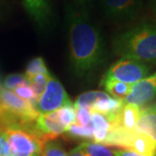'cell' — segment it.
Here are the masks:
<instances>
[{"label":"cell","mask_w":156,"mask_h":156,"mask_svg":"<svg viewBox=\"0 0 156 156\" xmlns=\"http://www.w3.org/2000/svg\"><path fill=\"white\" fill-rule=\"evenodd\" d=\"M23 5L30 18L39 27L44 28L51 18V8L49 0H22Z\"/></svg>","instance_id":"obj_11"},{"label":"cell","mask_w":156,"mask_h":156,"mask_svg":"<svg viewBox=\"0 0 156 156\" xmlns=\"http://www.w3.org/2000/svg\"><path fill=\"white\" fill-rule=\"evenodd\" d=\"M31 103L40 115L56 111L62 107L72 106V101L63 86L52 76L49 79L44 92Z\"/></svg>","instance_id":"obj_7"},{"label":"cell","mask_w":156,"mask_h":156,"mask_svg":"<svg viewBox=\"0 0 156 156\" xmlns=\"http://www.w3.org/2000/svg\"><path fill=\"white\" fill-rule=\"evenodd\" d=\"M150 9L152 13L156 17V0H151L150 1Z\"/></svg>","instance_id":"obj_27"},{"label":"cell","mask_w":156,"mask_h":156,"mask_svg":"<svg viewBox=\"0 0 156 156\" xmlns=\"http://www.w3.org/2000/svg\"><path fill=\"white\" fill-rule=\"evenodd\" d=\"M76 108V122L83 127H89L91 125L90 109L88 108Z\"/></svg>","instance_id":"obj_22"},{"label":"cell","mask_w":156,"mask_h":156,"mask_svg":"<svg viewBox=\"0 0 156 156\" xmlns=\"http://www.w3.org/2000/svg\"><path fill=\"white\" fill-rule=\"evenodd\" d=\"M70 137L76 138V139H87L93 140V128L92 125L89 127H83L78 125L77 123H73L69 125L65 131Z\"/></svg>","instance_id":"obj_18"},{"label":"cell","mask_w":156,"mask_h":156,"mask_svg":"<svg viewBox=\"0 0 156 156\" xmlns=\"http://www.w3.org/2000/svg\"><path fill=\"white\" fill-rule=\"evenodd\" d=\"M112 48L121 58L156 66V21H142L117 33Z\"/></svg>","instance_id":"obj_2"},{"label":"cell","mask_w":156,"mask_h":156,"mask_svg":"<svg viewBox=\"0 0 156 156\" xmlns=\"http://www.w3.org/2000/svg\"><path fill=\"white\" fill-rule=\"evenodd\" d=\"M37 75H50L44 60L40 56L35 57L29 62L24 74L27 81Z\"/></svg>","instance_id":"obj_17"},{"label":"cell","mask_w":156,"mask_h":156,"mask_svg":"<svg viewBox=\"0 0 156 156\" xmlns=\"http://www.w3.org/2000/svg\"><path fill=\"white\" fill-rule=\"evenodd\" d=\"M134 131L147 134L156 143V102L140 110Z\"/></svg>","instance_id":"obj_12"},{"label":"cell","mask_w":156,"mask_h":156,"mask_svg":"<svg viewBox=\"0 0 156 156\" xmlns=\"http://www.w3.org/2000/svg\"><path fill=\"white\" fill-rule=\"evenodd\" d=\"M78 1H81V2H85V1H89V0H78Z\"/></svg>","instance_id":"obj_29"},{"label":"cell","mask_w":156,"mask_h":156,"mask_svg":"<svg viewBox=\"0 0 156 156\" xmlns=\"http://www.w3.org/2000/svg\"><path fill=\"white\" fill-rule=\"evenodd\" d=\"M28 83V81L23 74H13L10 75L5 79L3 87L6 89H15L18 86H21L23 84Z\"/></svg>","instance_id":"obj_21"},{"label":"cell","mask_w":156,"mask_h":156,"mask_svg":"<svg viewBox=\"0 0 156 156\" xmlns=\"http://www.w3.org/2000/svg\"><path fill=\"white\" fill-rule=\"evenodd\" d=\"M103 145L119 147L144 156H156V143L149 136L136 131L111 128Z\"/></svg>","instance_id":"obj_5"},{"label":"cell","mask_w":156,"mask_h":156,"mask_svg":"<svg viewBox=\"0 0 156 156\" xmlns=\"http://www.w3.org/2000/svg\"><path fill=\"white\" fill-rule=\"evenodd\" d=\"M108 93L102 91H89L80 95L75 101V108H90L97 101L108 96Z\"/></svg>","instance_id":"obj_15"},{"label":"cell","mask_w":156,"mask_h":156,"mask_svg":"<svg viewBox=\"0 0 156 156\" xmlns=\"http://www.w3.org/2000/svg\"><path fill=\"white\" fill-rule=\"evenodd\" d=\"M101 85L104 86L108 95L119 100H124L130 94L133 86L132 84L125 83L116 80L101 81Z\"/></svg>","instance_id":"obj_14"},{"label":"cell","mask_w":156,"mask_h":156,"mask_svg":"<svg viewBox=\"0 0 156 156\" xmlns=\"http://www.w3.org/2000/svg\"><path fill=\"white\" fill-rule=\"evenodd\" d=\"M41 156H68V154L60 142L50 140L44 144Z\"/></svg>","instance_id":"obj_19"},{"label":"cell","mask_w":156,"mask_h":156,"mask_svg":"<svg viewBox=\"0 0 156 156\" xmlns=\"http://www.w3.org/2000/svg\"><path fill=\"white\" fill-rule=\"evenodd\" d=\"M123 105H124V101L115 99L108 95V97L97 101L89 109L99 112L106 115H110L120 111V109L122 108Z\"/></svg>","instance_id":"obj_13"},{"label":"cell","mask_w":156,"mask_h":156,"mask_svg":"<svg viewBox=\"0 0 156 156\" xmlns=\"http://www.w3.org/2000/svg\"><path fill=\"white\" fill-rule=\"evenodd\" d=\"M57 116L60 122L66 128L73 123H76V112L72 106H65L57 109Z\"/></svg>","instance_id":"obj_20"},{"label":"cell","mask_w":156,"mask_h":156,"mask_svg":"<svg viewBox=\"0 0 156 156\" xmlns=\"http://www.w3.org/2000/svg\"><path fill=\"white\" fill-rule=\"evenodd\" d=\"M103 11L115 22H129L135 19L143 8V0H101Z\"/></svg>","instance_id":"obj_8"},{"label":"cell","mask_w":156,"mask_h":156,"mask_svg":"<svg viewBox=\"0 0 156 156\" xmlns=\"http://www.w3.org/2000/svg\"><path fill=\"white\" fill-rule=\"evenodd\" d=\"M112 151L114 156H144L128 149H115Z\"/></svg>","instance_id":"obj_25"},{"label":"cell","mask_w":156,"mask_h":156,"mask_svg":"<svg viewBox=\"0 0 156 156\" xmlns=\"http://www.w3.org/2000/svg\"><path fill=\"white\" fill-rule=\"evenodd\" d=\"M1 84H0V89H1ZM2 111H3V109H2V105H1V101H0V114L2 113Z\"/></svg>","instance_id":"obj_28"},{"label":"cell","mask_w":156,"mask_h":156,"mask_svg":"<svg viewBox=\"0 0 156 156\" xmlns=\"http://www.w3.org/2000/svg\"><path fill=\"white\" fill-rule=\"evenodd\" d=\"M6 128L0 122V156H5V145Z\"/></svg>","instance_id":"obj_24"},{"label":"cell","mask_w":156,"mask_h":156,"mask_svg":"<svg viewBox=\"0 0 156 156\" xmlns=\"http://www.w3.org/2000/svg\"><path fill=\"white\" fill-rule=\"evenodd\" d=\"M152 68L153 66L140 62L121 58L109 67L102 81L116 80L133 85L147 77L151 72Z\"/></svg>","instance_id":"obj_6"},{"label":"cell","mask_w":156,"mask_h":156,"mask_svg":"<svg viewBox=\"0 0 156 156\" xmlns=\"http://www.w3.org/2000/svg\"><path fill=\"white\" fill-rule=\"evenodd\" d=\"M68 156H86L84 152L82 149V147L80 146L76 147L75 148H73L72 150L69 151V153L68 154Z\"/></svg>","instance_id":"obj_26"},{"label":"cell","mask_w":156,"mask_h":156,"mask_svg":"<svg viewBox=\"0 0 156 156\" xmlns=\"http://www.w3.org/2000/svg\"><path fill=\"white\" fill-rule=\"evenodd\" d=\"M0 101L2 113L11 117L22 128L30 130L40 115L30 101L22 99L11 90L1 86Z\"/></svg>","instance_id":"obj_3"},{"label":"cell","mask_w":156,"mask_h":156,"mask_svg":"<svg viewBox=\"0 0 156 156\" xmlns=\"http://www.w3.org/2000/svg\"><path fill=\"white\" fill-rule=\"evenodd\" d=\"M79 146L82 147L86 156H114L113 151L108 146L101 143L84 141Z\"/></svg>","instance_id":"obj_16"},{"label":"cell","mask_w":156,"mask_h":156,"mask_svg":"<svg viewBox=\"0 0 156 156\" xmlns=\"http://www.w3.org/2000/svg\"><path fill=\"white\" fill-rule=\"evenodd\" d=\"M156 97V72L133 84L130 94L124 99V103L143 106Z\"/></svg>","instance_id":"obj_10"},{"label":"cell","mask_w":156,"mask_h":156,"mask_svg":"<svg viewBox=\"0 0 156 156\" xmlns=\"http://www.w3.org/2000/svg\"><path fill=\"white\" fill-rule=\"evenodd\" d=\"M14 93L22 99L29 101L30 102H33L37 100V95L35 94L32 88L29 85V83L23 84L21 86H18L17 88L14 89Z\"/></svg>","instance_id":"obj_23"},{"label":"cell","mask_w":156,"mask_h":156,"mask_svg":"<svg viewBox=\"0 0 156 156\" xmlns=\"http://www.w3.org/2000/svg\"><path fill=\"white\" fill-rule=\"evenodd\" d=\"M66 131V128L60 122L57 112L39 115L34 123L31 133L44 143L53 140Z\"/></svg>","instance_id":"obj_9"},{"label":"cell","mask_w":156,"mask_h":156,"mask_svg":"<svg viewBox=\"0 0 156 156\" xmlns=\"http://www.w3.org/2000/svg\"><path fill=\"white\" fill-rule=\"evenodd\" d=\"M69 62L80 78L91 77L106 59L105 43L99 28L84 13L73 11L69 16Z\"/></svg>","instance_id":"obj_1"},{"label":"cell","mask_w":156,"mask_h":156,"mask_svg":"<svg viewBox=\"0 0 156 156\" xmlns=\"http://www.w3.org/2000/svg\"><path fill=\"white\" fill-rule=\"evenodd\" d=\"M5 156H41L44 142L21 127L6 129Z\"/></svg>","instance_id":"obj_4"}]
</instances>
